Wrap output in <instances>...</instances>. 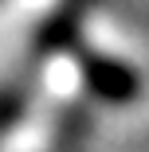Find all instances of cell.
<instances>
[{"instance_id": "6da1fadb", "label": "cell", "mask_w": 149, "mask_h": 152, "mask_svg": "<svg viewBox=\"0 0 149 152\" xmlns=\"http://www.w3.org/2000/svg\"><path fill=\"white\" fill-rule=\"evenodd\" d=\"M90 82H94L98 94H106V98H126V94H133L130 70L110 66V63H94V66H90Z\"/></svg>"}]
</instances>
